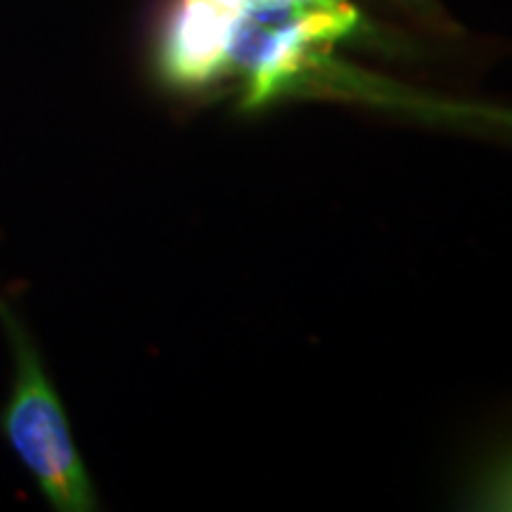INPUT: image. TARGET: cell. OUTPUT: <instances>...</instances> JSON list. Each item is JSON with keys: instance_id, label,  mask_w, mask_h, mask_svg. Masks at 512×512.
Returning a JSON list of instances; mask_svg holds the SVG:
<instances>
[{"instance_id": "1", "label": "cell", "mask_w": 512, "mask_h": 512, "mask_svg": "<svg viewBox=\"0 0 512 512\" xmlns=\"http://www.w3.org/2000/svg\"><path fill=\"white\" fill-rule=\"evenodd\" d=\"M358 24L354 5L313 8L299 0H266L238 12L230 31L226 74L245 79V107L275 98L318 48H328Z\"/></svg>"}, {"instance_id": "2", "label": "cell", "mask_w": 512, "mask_h": 512, "mask_svg": "<svg viewBox=\"0 0 512 512\" xmlns=\"http://www.w3.org/2000/svg\"><path fill=\"white\" fill-rule=\"evenodd\" d=\"M15 339L17 387L5 413V430L12 446L57 510H93L91 479L76 453L60 401L31 349L24 347L22 337L15 335Z\"/></svg>"}, {"instance_id": "3", "label": "cell", "mask_w": 512, "mask_h": 512, "mask_svg": "<svg viewBox=\"0 0 512 512\" xmlns=\"http://www.w3.org/2000/svg\"><path fill=\"white\" fill-rule=\"evenodd\" d=\"M238 12L219 0H176L159 46L164 79L178 88H200L226 74L228 41Z\"/></svg>"}, {"instance_id": "4", "label": "cell", "mask_w": 512, "mask_h": 512, "mask_svg": "<svg viewBox=\"0 0 512 512\" xmlns=\"http://www.w3.org/2000/svg\"><path fill=\"white\" fill-rule=\"evenodd\" d=\"M482 503L486 508L512 510V453H508L501 463H496L482 486Z\"/></svg>"}, {"instance_id": "5", "label": "cell", "mask_w": 512, "mask_h": 512, "mask_svg": "<svg viewBox=\"0 0 512 512\" xmlns=\"http://www.w3.org/2000/svg\"><path fill=\"white\" fill-rule=\"evenodd\" d=\"M472 112L475 117H482L491 124H501L512 128V110H491V107H475V110H467Z\"/></svg>"}, {"instance_id": "6", "label": "cell", "mask_w": 512, "mask_h": 512, "mask_svg": "<svg viewBox=\"0 0 512 512\" xmlns=\"http://www.w3.org/2000/svg\"><path fill=\"white\" fill-rule=\"evenodd\" d=\"M304 5H313V8H344L349 5V0H299Z\"/></svg>"}, {"instance_id": "7", "label": "cell", "mask_w": 512, "mask_h": 512, "mask_svg": "<svg viewBox=\"0 0 512 512\" xmlns=\"http://www.w3.org/2000/svg\"><path fill=\"white\" fill-rule=\"evenodd\" d=\"M219 3L228 5V8H233V10H245V8H252V5L266 3V0H219Z\"/></svg>"}]
</instances>
